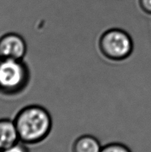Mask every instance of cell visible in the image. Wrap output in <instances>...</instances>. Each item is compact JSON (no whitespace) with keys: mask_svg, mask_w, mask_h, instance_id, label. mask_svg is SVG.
Wrapping results in <instances>:
<instances>
[{"mask_svg":"<svg viewBox=\"0 0 151 152\" xmlns=\"http://www.w3.org/2000/svg\"><path fill=\"white\" fill-rule=\"evenodd\" d=\"M53 120L50 111L38 104L25 105L13 118L19 141L27 145L43 142L53 129Z\"/></svg>","mask_w":151,"mask_h":152,"instance_id":"cell-1","label":"cell"},{"mask_svg":"<svg viewBox=\"0 0 151 152\" xmlns=\"http://www.w3.org/2000/svg\"><path fill=\"white\" fill-rule=\"evenodd\" d=\"M30 80V69L25 59L0 58V94L19 96L26 90Z\"/></svg>","mask_w":151,"mask_h":152,"instance_id":"cell-2","label":"cell"},{"mask_svg":"<svg viewBox=\"0 0 151 152\" xmlns=\"http://www.w3.org/2000/svg\"><path fill=\"white\" fill-rule=\"evenodd\" d=\"M99 48L105 58L118 62L126 60L131 56L134 50V42L127 31L121 28H110L101 35Z\"/></svg>","mask_w":151,"mask_h":152,"instance_id":"cell-3","label":"cell"},{"mask_svg":"<svg viewBox=\"0 0 151 152\" xmlns=\"http://www.w3.org/2000/svg\"><path fill=\"white\" fill-rule=\"evenodd\" d=\"M28 50L26 39L17 32H7L0 37V58L25 59Z\"/></svg>","mask_w":151,"mask_h":152,"instance_id":"cell-4","label":"cell"},{"mask_svg":"<svg viewBox=\"0 0 151 152\" xmlns=\"http://www.w3.org/2000/svg\"><path fill=\"white\" fill-rule=\"evenodd\" d=\"M19 141L13 119L0 118V152Z\"/></svg>","mask_w":151,"mask_h":152,"instance_id":"cell-5","label":"cell"},{"mask_svg":"<svg viewBox=\"0 0 151 152\" xmlns=\"http://www.w3.org/2000/svg\"><path fill=\"white\" fill-rule=\"evenodd\" d=\"M102 148V144L96 137L85 134L74 140L71 146V152H100Z\"/></svg>","mask_w":151,"mask_h":152,"instance_id":"cell-6","label":"cell"},{"mask_svg":"<svg viewBox=\"0 0 151 152\" xmlns=\"http://www.w3.org/2000/svg\"><path fill=\"white\" fill-rule=\"evenodd\" d=\"M100 152H132V151L125 144L113 142L102 145Z\"/></svg>","mask_w":151,"mask_h":152,"instance_id":"cell-7","label":"cell"},{"mask_svg":"<svg viewBox=\"0 0 151 152\" xmlns=\"http://www.w3.org/2000/svg\"><path fill=\"white\" fill-rule=\"evenodd\" d=\"M1 152H30V149L28 148L27 144L19 141L14 145H11L10 147L3 150Z\"/></svg>","mask_w":151,"mask_h":152,"instance_id":"cell-8","label":"cell"},{"mask_svg":"<svg viewBox=\"0 0 151 152\" xmlns=\"http://www.w3.org/2000/svg\"><path fill=\"white\" fill-rule=\"evenodd\" d=\"M139 4L144 13L151 15V0H139Z\"/></svg>","mask_w":151,"mask_h":152,"instance_id":"cell-9","label":"cell"}]
</instances>
